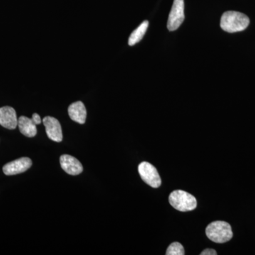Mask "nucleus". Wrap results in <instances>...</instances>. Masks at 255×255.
I'll return each instance as SVG.
<instances>
[{
  "instance_id": "2eb2a0df",
  "label": "nucleus",
  "mask_w": 255,
  "mask_h": 255,
  "mask_svg": "<svg viewBox=\"0 0 255 255\" xmlns=\"http://www.w3.org/2000/svg\"><path fill=\"white\" fill-rule=\"evenodd\" d=\"M32 119H33V122L36 123V125L41 124L42 122L41 117H40L38 114H33V116H32Z\"/></svg>"
},
{
  "instance_id": "6e6552de",
  "label": "nucleus",
  "mask_w": 255,
  "mask_h": 255,
  "mask_svg": "<svg viewBox=\"0 0 255 255\" xmlns=\"http://www.w3.org/2000/svg\"><path fill=\"white\" fill-rule=\"evenodd\" d=\"M62 169L70 175H78L83 171V167L78 159L73 156L63 155L60 158Z\"/></svg>"
},
{
  "instance_id": "0eeeda50",
  "label": "nucleus",
  "mask_w": 255,
  "mask_h": 255,
  "mask_svg": "<svg viewBox=\"0 0 255 255\" xmlns=\"http://www.w3.org/2000/svg\"><path fill=\"white\" fill-rule=\"evenodd\" d=\"M43 122L46 128L47 135L50 140L55 142H61L63 140V132L58 119L51 117H46L43 119Z\"/></svg>"
},
{
  "instance_id": "423d86ee",
  "label": "nucleus",
  "mask_w": 255,
  "mask_h": 255,
  "mask_svg": "<svg viewBox=\"0 0 255 255\" xmlns=\"http://www.w3.org/2000/svg\"><path fill=\"white\" fill-rule=\"evenodd\" d=\"M32 165L31 159L28 157H21L5 164L3 172L6 175H15L28 170Z\"/></svg>"
},
{
  "instance_id": "39448f33",
  "label": "nucleus",
  "mask_w": 255,
  "mask_h": 255,
  "mask_svg": "<svg viewBox=\"0 0 255 255\" xmlns=\"http://www.w3.org/2000/svg\"><path fill=\"white\" fill-rule=\"evenodd\" d=\"M184 20V0H174L172 9L169 13L167 28L169 31L177 30Z\"/></svg>"
},
{
  "instance_id": "9b49d317",
  "label": "nucleus",
  "mask_w": 255,
  "mask_h": 255,
  "mask_svg": "<svg viewBox=\"0 0 255 255\" xmlns=\"http://www.w3.org/2000/svg\"><path fill=\"white\" fill-rule=\"evenodd\" d=\"M18 127L20 132L25 136L32 137L36 135V124L32 119L23 116L20 117L18 119Z\"/></svg>"
},
{
  "instance_id": "f8f14e48",
  "label": "nucleus",
  "mask_w": 255,
  "mask_h": 255,
  "mask_svg": "<svg viewBox=\"0 0 255 255\" xmlns=\"http://www.w3.org/2000/svg\"><path fill=\"white\" fill-rule=\"evenodd\" d=\"M149 22L148 21L145 20L143 22L140 23V26L132 31L131 34L128 38V45L132 46L136 44L139 41H141L142 38H143L144 35L145 34L147 31V28H148Z\"/></svg>"
},
{
  "instance_id": "f03ea898",
  "label": "nucleus",
  "mask_w": 255,
  "mask_h": 255,
  "mask_svg": "<svg viewBox=\"0 0 255 255\" xmlns=\"http://www.w3.org/2000/svg\"><path fill=\"white\" fill-rule=\"evenodd\" d=\"M206 234L210 241L216 243H224L231 241L233 236L231 225L225 221H214L206 229Z\"/></svg>"
},
{
  "instance_id": "20e7f679",
  "label": "nucleus",
  "mask_w": 255,
  "mask_h": 255,
  "mask_svg": "<svg viewBox=\"0 0 255 255\" xmlns=\"http://www.w3.org/2000/svg\"><path fill=\"white\" fill-rule=\"evenodd\" d=\"M138 172L142 180L152 188H158L161 185V178L157 169L147 162L139 164Z\"/></svg>"
},
{
  "instance_id": "1a4fd4ad",
  "label": "nucleus",
  "mask_w": 255,
  "mask_h": 255,
  "mask_svg": "<svg viewBox=\"0 0 255 255\" xmlns=\"http://www.w3.org/2000/svg\"><path fill=\"white\" fill-rule=\"evenodd\" d=\"M0 125L10 130H13L17 127V117L12 107H4L0 108Z\"/></svg>"
},
{
  "instance_id": "4468645a",
  "label": "nucleus",
  "mask_w": 255,
  "mask_h": 255,
  "mask_svg": "<svg viewBox=\"0 0 255 255\" xmlns=\"http://www.w3.org/2000/svg\"><path fill=\"white\" fill-rule=\"evenodd\" d=\"M201 255H216L217 253L214 249H206L201 253Z\"/></svg>"
},
{
  "instance_id": "9d476101",
  "label": "nucleus",
  "mask_w": 255,
  "mask_h": 255,
  "mask_svg": "<svg viewBox=\"0 0 255 255\" xmlns=\"http://www.w3.org/2000/svg\"><path fill=\"white\" fill-rule=\"evenodd\" d=\"M68 114L70 119L74 122L84 124L86 122L87 110L82 102H75L69 107Z\"/></svg>"
},
{
  "instance_id": "ddd939ff",
  "label": "nucleus",
  "mask_w": 255,
  "mask_h": 255,
  "mask_svg": "<svg viewBox=\"0 0 255 255\" xmlns=\"http://www.w3.org/2000/svg\"><path fill=\"white\" fill-rule=\"evenodd\" d=\"M184 247L181 243H172L167 248L166 255H184Z\"/></svg>"
},
{
  "instance_id": "7ed1b4c3",
  "label": "nucleus",
  "mask_w": 255,
  "mask_h": 255,
  "mask_svg": "<svg viewBox=\"0 0 255 255\" xmlns=\"http://www.w3.org/2000/svg\"><path fill=\"white\" fill-rule=\"evenodd\" d=\"M169 202L172 207L182 212H188L196 209L197 201L194 196L187 191L175 190L169 196Z\"/></svg>"
},
{
  "instance_id": "f257e3e1",
  "label": "nucleus",
  "mask_w": 255,
  "mask_h": 255,
  "mask_svg": "<svg viewBox=\"0 0 255 255\" xmlns=\"http://www.w3.org/2000/svg\"><path fill=\"white\" fill-rule=\"evenodd\" d=\"M249 24L248 16L238 11H226L221 16V27L228 33L244 31Z\"/></svg>"
}]
</instances>
